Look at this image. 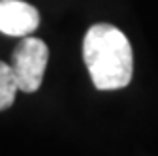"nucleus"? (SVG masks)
<instances>
[{
    "label": "nucleus",
    "mask_w": 158,
    "mask_h": 156,
    "mask_svg": "<svg viewBox=\"0 0 158 156\" xmlns=\"http://www.w3.org/2000/svg\"><path fill=\"white\" fill-rule=\"evenodd\" d=\"M83 60L98 90H118L132 81V45L113 25L98 23L87 30L83 40Z\"/></svg>",
    "instance_id": "f257e3e1"
},
{
    "label": "nucleus",
    "mask_w": 158,
    "mask_h": 156,
    "mask_svg": "<svg viewBox=\"0 0 158 156\" xmlns=\"http://www.w3.org/2000/svg\"><path fill=\"white\" fill-rule=\"evenodd\" d=\"M47 60H49V49L45 42L30 36H25L23 42H19L11 56V70L15 73L19 90L36 92L42 87Z\"/></svg>",
    "instance_id": "f03ea898"
},
{
    "label": "nucleus",
    "mask_w": 158,
    "mask_h": 156,
    "mask_svg": "<svg viewBox=\"0 0 158 156\" xmlns=\"http://www.w3.org/2000/svg\"><path fill=\"white\" fill-rule=\"evenodd\" d=\"M40 25L38 10L23 0H0V32L6 36L25 38Z\"/></svg>",
    "instance_id": "7ed1b4c3"
},
{
    "label": "nucleus",
    "mask_w": 158,
    "mask_h": 156,
    "mask_svg": "<svg viewBox=\"0 0 158 156\" xmlns=\"http://www.w3.org/2000/svg\"><path fill=\"white\" fill-rule=\"evenodd\" d=\"M17 90H19V85L11 66L0 60V111L11 107Z\"/></svg>",
    "instance_id": "20e7f679"
}]
</instances>
